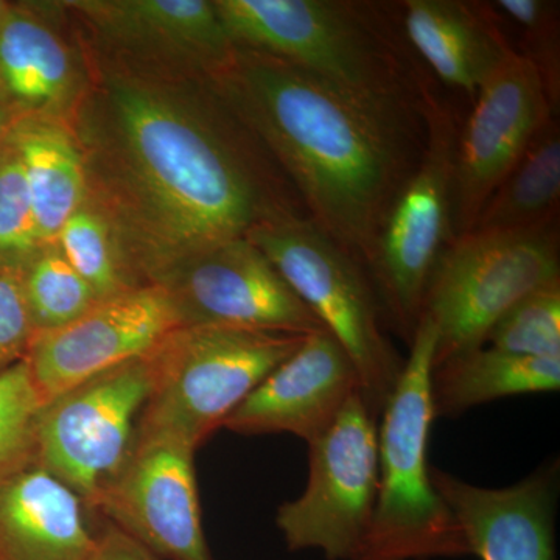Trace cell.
<instances>
[{
    "mask_svg": "<svg viewBox=\"0 0 560 560\" xmlns=\"http://www.w3.org/2000/svg\"><path fill=\"white\" fill-rule=\"evenodd\" d=\"M43 405L27 360L0 371V480L36 463V430Z\"/></svg>",
    "mask_w": 560,
    "mask_h": 560,
    "instance_id": "cell-28",
    "label": "cell"
},
{
    "mask_svg": "<svg viewBox=\"0 0 560 560\" xmlns=\"http://www.w3.org/2000/svg\"><path fill=\"white\" fill-rule=\"evenodd\" d=\"M503 27L514 28L515 50L533 62L547 90L552 110L560 108V5L552 0H493L488 2Z\"/></svg>",
    "mask_w": 560,
    "mask_h": 560,
    "instance_id": "cell-27",
    "label": "cell"
},
{
    "mask_svg": "<svg viewBox=\"0 0 560 560\" xmlns=\"http://www.w3.org/2000/svg\"><path fill=\"white\" fill-rule=\"evenodd\" d=\"M559 388L560 360L512 355L492 346L458 353L431 371L434 418H455L488 401Z\"/></svg>",
    "mask_w": 560,
    "mask_h": 560,
    "instance_id": "cell-22",
    "label": "cell"
},
{
    "mask_svg": "<svg viewBox=\"0 0 560 560\" xmlns=\"http://www.w3.org/2000/svg\"><path fill=\"white\" fill-rule=\"evenodd\" d=\"M436 326L422 315L399 383L378 425L374 515L353 560H430L469 555L463 529L431 481V371Z\"/></svg>",
    "mask_w": 560,
    "mask_h": 560,
    "instance_id": "cell-4",
    "label": "cell"
},
{
    "mask_svg": "<svg viewBox=\"0 0 560 560\" xmlns=\"http://www.w3.org/2000/svg\"><path fill=\"white\" fill-rule=\"evenodd\" d=\"M150 353L102 372L43 405L36 463L97 511L132 447L151 393Z\"/></svg>",
    "mask_w": 560,
    "mask_h": 560,
    "instance_id": "cell-9",
    "label": "cell"
},
{
    "mask_svg": "<svg viewBox=\"0 0 560 560\" xmlns=\"http://www.w3.org/2000/svg\"><path fill=\"white\" fill-rule=\"evenodd\" d=\"M361 393L348 353L327 330L307 335L224 420L238 434L289 433L311 444Z\"/></svg>",
    "mask_w": 560,
    "mask_h": 560,
    "instance_id": "cell-16",
    "label": "cell"
},
{
    "mask_svg": "<svg viewBox=\"0 0 560 560\" xmlns=\"http://www.w3.org/2000/svg\"><path fill=\"white\" fill-rule=\"evenodd\" d=\"M425 142L390 202L364 265L386 324L411 346L431 275L453 238V173L463 120L438 94L427 106Z\"/></svg>",
    "mask_w": 560,
    "mask_h": 560,
    "instance_id": "cell-7",
    "label": "cell"
},
{
    "mask_svg": "<svg viewBox=\"0 0 560 560\" xmlns=\"http://www.w3.org/2000/svg\"><path fill=\"white\" fill-rule=\"evenodd\" d=\"M471 103L456 145L453 238L469 234L534 135L548 117L558 116L533 62L517 51L486 80Z\"/></svg>",
    "mask_w": 560,
    "mask_h": 560,
    "instance_id": "cell-12",
    "label": "cell"
},
{
    "mask_svg": "<svg viewBox=\"0 0 560 560\" xmlns=\"http://www.w3.org/2000/svg\"><path fill=\"white\" fill-rule=\"evenodd\" d=\"M560 125L550 116L482 206L470 232H522L559 224Z\"/></svg>",
    "mask_w": 560,
    "mask_h": 560,
    "instance_id": "cell-23",
    "label": "cell"
},
{
    "mask_svg": "<svg viewBox=\"0 0 560 560\" xmlns=\"http://www.w3.org/2000/svg\"><path fill=\"white\" fill-rule=\"evenodd\" d=\"M305 337L178 327L150 352L153 385L138 431L165 434L197 451Z\"/></svg>",
    "mask_w": 560,
    "mask_h": 560,
    "instance_id": "cell-6",
    "label": "cell"
},
{
    "mask_svg": "<svg viewBox=\"0 0 560 560\" xmlns=\"http://www.w3.org/2000/svg\"><path fill=\"white\" fill-rule=\"evenodd\" d=\"M43 249L20 154L0 149V270L22 271Z\"/></svg>",
    "mask_w": 560,
    "mask_h": 560,
    "instance_id": "cell-29",
    "label": "cell"
},
{
    "mask_svg": "<svg viewBox=\"0 0 560 560\" xmlns=\"http://www.w3.org/2000/svg\"><path fill=\"white\" fill-rule=\"evenodd\" d=\"M235 47L307 70L374 109L423 119L436 83L401 27L400 2L215 0Z\"/></svg>",
    "mask_w": 560,
    "mask_h": 560,
    "instance_id": "cell-3",
    "label": "cell"
},
{
    "mask_svg": "<svg viewBox=\"0 0 560 560\" xmlns=\"http://www.w3.org/2000/svg\"><path fill=\"white\" fill-rule=\"evenodd\" d=\"M51 3H11L0 27V106L16 120L68 121L83 86L79 39L66 38Z\"/></svg>",
    "mask_w": 560,
    "mask_h": 560,
    "instance_id": "cell-18",
    "label": "cell"
},
{
    "mask_svg": "<svg viewBox=\"0 0 560 560\" xmlns=\"http://www.w3.org/2000/svg\"><path fill=\"white\" fill-rule=\"evenodd\" d=\"M88 560H161L138 540L114 526L95 534V544Z\"/></svg>",
    "mask_w": 560,
    "mask_h": 560,
    "instance_id": "cell-31",
    "label": "cell"
},
{
    "mask_svg": "<svg viewBox=\"0 0 560 560\" xmlns=\"http://www.w3.org/2000/svg\"><path fill=\"white\" fill-rule=\"evenodd\" d=\"M35 335L21 271L0 270V371L27 357Z\"/></svg>",
    "mask_w": 560,
    "mask_h": 560,
    "instance_id": "cell-30",
    "label": "cell"
},
{
    "mask_svg": "<svg viewBox=\"0 0 560 560\" xmlns=\"http://www.w3.org/2000/svg\"><path fill=\"white\" fill-rule=\"evenodd\" d=\"M178 327L171 298L149 283L95 302L60 329L36 334L25 360L47 404L102 372L149 355Z\"/></svg>",
    "mask_w": 560,
    "mask_h": 560,
    "instance_id": "cell-14",
    "label": "cell"
},
{
    "mask_svg": "<svg viewBox=\"0 0 560 560\" xmlns=\"http://www.w3.org/2000/svg\"><path fill=\"white\" fill-rule=\"evenodd\" d=\"M61 7L88 38L135 60L213 73L235 50L208 0H80Z\"/></svg>",
    "mask_w": 560,
    "mask_h": 560,
    "instance_id": "cell-15",
    "label": "cell"
},
{
    "mask_svg": "<svg viewBox=\"0 0 560 560\" xmlns=\"http://www.w3.org/2000/svg\"><path fill=\"white\" fill-rule=\"evenodd\" d=\"M400 14L405 36L431 77L469 95L471 102L486 80L515 54L488 2L405 0Z\"/></svg>",
    "mask_w": 560,
    "mask_h": 560,
    "instance_id": "cell-19",
    "label": "cell"
},
{
    "mask_svg": "<svg viewBox=\"0 0 560 560\" xmlns=\"http://www.w3.org/2000/svg\"><path fill=\"white\" fill-rule=\"evenodd\" d=\"M180 327L311 335L326 330L271 260L248 238H235L180 261L154 280Z\"/></svg>",
    "mask_w": 560,
    "mask_h": 560,
    "instance_id": "cell-11",
    "label": "cell"
},
{
    "mask_svg": "<svg viewBox=\"0 0 560 560\" xmlns=\"http://www.w3.org/2000/svg\"><path fill=\"white\" fill-rule=\"evenodd\" d=\"M430 475L463 529L469 555L481 560H558V466L501 489L470 485L436 467Z\"/></svg>",
    "mask_w": 560,
    "mask_h": 560,
    "instance_id": "cell-17",
    "label": "cell"
},
{
    "mask_svg": "<svg viewBox=\"0 0 560 560\" xmlns=\"http://www.w3.org/2000/svg\"><path fill=\"white\" fill-rule=\"evenodd\" d=\"M16 121V117H14L13 114H10L9 110L0 106V149H2L3 143L9 139L10 132L13 130Z\"/></svg>",
    "mask_w": 560,
    "mask_h": 560,
    "instance_id": "cell-32",
    "label": "cell"
},
{
    "mask_svg": "<svg viewBox=\"0 0 560 560\" xmlns=\"http://www.w3.org/2000/svg\"><path fill=\"white\" fill-rule=\"evenodd\" d=\"M195 448L136 433L130 453L103 489L97 511L158 558L212 560L201 525Z\"/></svg>",
    "mask_w": 560,
    "mask_h": 560,
    "instance_id": "cell-13",
    "label": "cell"
},
{
    "mask_svg": "<svg viewBox=\"0 0 560 560\" xmlns=\"http://www.w3.org/2000/svg\"><path fill=\"white\" fill-rule=\"evenodd\" d=\"M278 268L355 366L361 396L377 418L405 359L386 335L385 313L366 270L311 217H287L246 235Z\"/></svg>",
    "mask_w": 560,
    "mask_h": 560,
    "instance_id": "cell-5",
    "label": "cell"
},
{
    "mask_svg": "<svg viewBox=\"0 0 560 560\" xmlns=\"http://www.w3.org/2000/svg\"><path fill=\"white\" fill-rule=\"evenodd\" d=\"M212 75L308 217L364 268L390 202L418 164L425 119L371 108L307 70L242 47Z\"/></svg>",
    "mask_w": 560,
    "mask_h": 560,
    "instance_id": "cell-2",
    "label": "cell"
},
{
    "mask_svg": "<svg viewBox=\"0 0 560 560\" xmlns=\"http://www.w3.org/2000/svg\"><path fill=\"white\" fill-rule=\"evenodd\" d=\"M486 345L512 355L560 360V279L515 302L493 324Z\"/></svg>",
    "mask_w": 560,
    "mask_h": 560,
    "instance_id": "cell-26",
    "label": "cell"
},
{
    "mask_svg": "<svg viewBox=\"0 0 560 560\" xmlns=\"http://www.w3.org/2000/svg\"><path fill=\"white\" fill-rule=\"evenodd\" d=\"M86 504L38 463L0 480V560H88Z\"/></svg>",
    "mask_w": 560,
    "mask_h": 560,
    "instance_id": "cell-20",
    "label": "cell"
},
{
    "mask_svg": "<svg viewBox=\"0 0 560 560\" xmlns=\"http://www.w3.org/2000/svg\"><path fill=\"white\" fill-rule=\"evenodd\" d=\"M55 245L97 301L142 287L121 259L109 224L88 202L66 221Z\"/></svg>",
    "mask_w": 560,
    "mask_h": 560,
    "instance_id": "cell-24",
    "label": "cell"
},
{
    "mask_svg": "<svg viewBox=\"0 0 560 560\" xmlns=\"http://www.w3.org/2000/svg\"><path fill=\"white\" fill-rule=\"evenodd\" d=\"M75 36L83 86L66 127L83 158L86 202L140 285L268 221L308 217L212 73L135 60Z\"/></svg>",
    "mask_w": 560,
    "mask_h": 560,
    "instance_id": "cell-1",
    "label": "cell"
},
{
    "mask_svg": "<svg viewBox=\"0 0 560 560\" xmlns=\"http://www.w3.org/2000/svg\"><path fill=\"white\" fill-rule=\"evenodd\" d=\"M9 139L24 168L40 245H55L66 221L86 202L77 140L65 124L38 119L16 121Z\"/></svg>",
    "mask_w": 560,
    "mask_h": 560,
    "instance_id": "cell-21",
    "label": "cell"
},
{
    "mask_svg": "<svg viewBox=\"0 0 560 560\" xmlns=\"http://www.w3.org/2000/svg\"><path fill=\"white\" fill-rule=\"evenodd\" d=\"M560 279L559 224L522 232H469L442 254L422 315L436 326L433 368L481 348L515 302Z\"/></svg>",
    "mask_w": 560,
    "mask_h": 560,
    "instance_id": "cell-8",
    "label": "cell"
},
{
    "mask_svg": "<svg viewBox=\"0 0 560 560\" xmlns=\"http://www.w3.org/2000/svg\"><path fill=\"white\" fill-rule=\"evenodd\" d=\"M11 3L7 2V0H0V27H2L3 21H5L7 14L11 9Z\"/></svg>",
    "mask_w": 560,
    "mask_h": 560,
    "instance_id": "cell-33",
    "label": "cell"
},
{
    "mask_svg": "<svg viewBox=\"0 0 560 560\" xmlns=\"http://www.w3.org/2000/svg\"><path fill=\"white\" fill-rule=\"evenodd\" d=\"M21 278L36 334L60 329L98 302L57 245L40 249Z\"/></svg>",
    "mask_w": 560,
    "mask_h": 560,
    "instance_id": "cell-25",
    "label": "cell"
},
{
    "mask_svg": "<svg viewBox=\"0 0 560 560\" xmlns=\"http://www.w3.org/2000/svg\"><path fill=\"white\" fill-rule=\"evenodd\" d=\"M377 419L357 393L330 429L308 444L307 486L276 515L291 551L319 550L329 560L355 559L377 500Z\"/></svg>",
    "mask_w": 560,
    "mask_h": 560,
    "instance_id": "cell-10",
    "label": "cell"
}]
</instances>
